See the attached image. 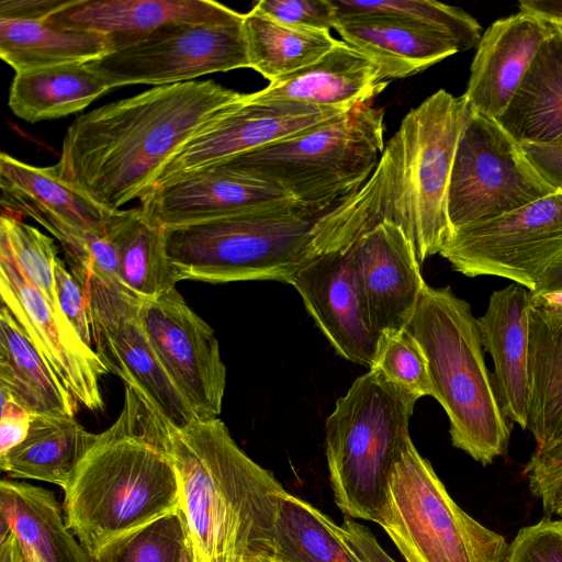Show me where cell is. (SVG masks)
Here are the masks:
<instances>
[{"instance_id":"6da1fadb","label":"cell","mask_w":562,"mask_h":562,"mask_svg":"<svg viewBox=\"0 0 562 562\" xmlns=\"http://www.w3.org/2000/svg\"><path fill=\"white\" fill-rule=\"evenodd\" d=\"M247 93L213 80L157 86L81 114L56 164L61 178L111 210L150 189L171 157Z\"/></svg>"},{"instance_id":"7a4b0ae2","label":"cell","mask_w":562,"mask_h":562,"mask_svg":"<svg viewBox=\"0 0 562 562\" xmlns=\"http://www.w3.org/2000/svg\"><path fill=\"white\" fill-rule=\"evenodd\" d=\"M473 109L440 89L402 120L369 179L316 223L321 254L348 247L389 222L412 241L418 261L440 254L452 228L448 187L459 138Z\"/></svg>"},{"instance_id":"3957f363","label":"cell","mask_w":562,"mask_h":562,"mask_svg":"<svg viewBox=\"0 0 562 562\" xmlns=\"http://www.w3.org/2000/svg\"><path fill=\"white\" fill-rule=\"evenodd\" d=\"M166 427L196 562H260L286 490L239 448L221 418Z\"/></svg>"},{"instance_id":"277c9868","label":"cell","mask_w":562,"mask_h":562,"mask_svg":"<svg viewBox=\"0 0 562 562\" xmlns=\"http://www.w3.org/2000/svg\"><path fill=\"white\" fill-rule=\"evenodd\" d=\"M64 492L65 522L90 557L181 506L166 423L131 387Z\"/></svg>"},{"instance_id":"5b68a950","label":"cell","mask_w":562,"mask_h":562,"mask_svg":"<svg viewBox=\"0 0 562 562\" xmlns=\"http://www.w3.org/2000/svg\"><path fill=\"white\" fill-rule=\"evenodd\" d=\"M406 329L420 345L452 445L483 465L507 452L512 428L484 358L477 318L450 286L427 283Z\"/></svg>"},{"instance_id":"8992f818","label":"cell","mask_w":562,"mask_h":562,"mask_svg":"<svg viewBox=\"0 0 562 562\" xmlns=\"http://www.w3.org/2000/svg\"><path fill=\"white\" fill-rule=\"evenodd\" d=\"M334 206L311 209L291 200L248 213L164 228L166 252L179 281L289 283L305 262L319 255L316 223Z\"/></svg>"},{"instance_id":"52a82bcc","label":"cell","mask_w":562,"mask_h":562,"mask_svg":"<svg viewBox=\"0 0 562 562\" xmlns=\"http://www.w3.org/2000/svg\"><path fill=\"white\" fill-rule=\"evenodd\" d=\"M384 131L383 111L367 104L220 162L274 186L302 206L328 209L372 175Z\"/></svg>"},{"instance_id":"ba28073f","label":"cell","mask_w":562,"mask_h":562,"mask_svg":"<svg viewBox=\"0 0 562 562\" xmlns=\"http://www.w3.org/2000/svg\"><path fill=\"white\" fill-rule=\"evenodd\" d=\"M416 400L369 369L336 401L326 419L325 453L338 508L375 522L390 473L411 438Z\"/></svg>"},{"instance_id":"9c48e42d","label":"cell","mask_w":562,"mask_h":562,"mask_svg":"<svg viewBox=\"0 0 562 562\" xmlns=\"http://www.w3.org/2000/svg\"><path fill=\"white\" fill-rule=\"evenodd\" d=\"M375 522L406 562H502L508 547L453 501L411 438L390 473Z\"/></svg>"},{"instance_id":"30bf717a","label":"cell","mask_w":562,"mask_h":562,"mask_svg":"<svg viewBox=\"0 0 562 562\" xmlns=\"http://www.w3.org/2000/svg\"><path fill=\"white\" fill-rule=\"evenodd\" d=\"M555 192L496 119L473 112L459 138L449 179L447 210L452 232Z\"/></svg>"},{"instance_id":"8fae6325","label":"cell","mask_w":562,"mask_h":562,"mask_svg":"<svg viewBox=\"0 0 562 562\" xmlns=\"http://www.w3.org/2000/svg\"><path fill=\"white\" fill-rule=\"evenodd\" d=\"M87 65L109 89L137 83L173 85L207 74L249 68L244 14L165 24Z\"/></svg>"},{"instance_id":"7c38bea8","label":"cell","mask_w":562,"mask_h":562,"mask_svg":"<svg viewBox=\"0 0 562 562\" xmlns=\"http://www.w3.org/2000/svg\"><path fill=\"white\" fill-rule=\"evenodd\" d=\"M439 255L467 277H501L536 291L562 256V192L453 229Z\"/></svg>"},{"instance_id":"4fadbf2b","label":"cell","mask_w":562,"mask_h":562,"mask_svg":"<svg viewBox=\"0 0 562 562\" xmlns=\"http://www.w3.org/2000/svg\"><path fill=\"white\" fill-rule=\"evenodd\" d=\"M87 300L95 352L162 422L181 428L196 419L162 368L140 323V299L92 281L81 286Z\"/></svg>"},{"instance_id":"5bb4252c","label":"cell","mask_w":562,"mask_h":562,"mask_svg":"<svg viewBox=\"0 0 562 562\" xmlns=\"http://www.w3.org/2000/svg\"><path fill=\"white\" fill-rule=\"evenodd\" d=\"M139 318L162 368L196 417H218L226 367L211 326L176 288L140 299Z\"/></svg>"},{"instance_id":"9a60e30c","label":"cell","mask_w":562,"mask_h":562,"mask_svg":"<svg viewBox=\"0 0 562 562\" xmlns=\"http://www.w3.org/2000/svg\"><path fill=\"white\" fill-rule=\"evenodd\" d=\"M341 113L295 101L258 100L247 93L243 102L186 143L162 168L154 186L296 135Z\"/></svg>"},{"instance_id":"2e32d148","label":"cell","mask_w":562,"mask_h":562,"mask_svg":"<svg viewBox=\"0 0 562 562\" xmlns=\"http://www.w3.org/2000/svg\"><path fill=\"white\" fill-rule=\"evenodd\" d=\"M0 295L14 319L76 400L101 411L100 379L109 372L95 350L87 346L69 322L20 271L0 247Z\"/></svg>"},{"instance_id":"e0dca14e","label":"cell","mask_w":562,"mask_h":562,"mask_svg":"<svg viewBox=\"0 0 562 562\" xmlns=\"http://www.w3.org/2000/svg\"><path fill=\"white\" fill-rule=\"evenodd\" d=\"M1 212L33 218L63 246L65 258L87 248L91 235L106 232L112 213L65 181L56 165L37 167L0 155Z\"/></svg>"},{"instance_id":"ac0fdd59","label":"cell","mask_w":562,"mask_h":562,"mask_svg":"<svg viewBox=\"0 0 562 562\" xmlns=\"http://www.w3.org/2000/svg\"><path fill=\"white\" fill-rule=\"evenodd\" d=\"M291 200L274 186L217 162L151 187L139 199L138 207L149 223L168 228L248 213Z\"/></svg>"},{"instance_id":"d6986e66","label":"cell","mask_w":562,"mask_h":562,"mask_svg":"<svg viewBox=\"0 0 562 562\" xmlns=\"http://www.w3.org/2000/svg\"><path fill=\"white\" fill-rule=\"evenodd\" d=\"M289 284L336 352L371 368L379 337L373 333L359 290L352 244L305 262Z\"/></svg>"},{"instance_id":"ffe728a7","label":"cell","mask_w":562,"mask_h":562,"mask_svg":"<svg viewBox=\"0 0 562 562\" xmlns=\"http://www.w3.org/2000/svg\"><path fill=\"white\" fill-rule=\"evenodd\" d=\"M359 290L373 333L405 329L426 282L415 248L395 224L385 222L352 243Z\"/></svg>"},{"instance_id":"44dd1931","label":"cell","mask_w":562,"mask_h":562,"mask_svg":"<svg viewBox=\"0 0 562 562\" xmlns=\"http://www.w3.org/2000/svg\"><path fill=\"white\" fill-rule=\"evenodd\" d=\"M551 33L550 21L521 10L486 29L476 47L463 94L474 112L493 119L503 115Z\"/></svg>"},{"instance_id":"7402d4cb","label":"cell","mask_w":562,"mask_h":562,"mask_svg":"<svg viewBox=\"0 0 562 562\" xmlns=\"http://www.w3.org/2000/svg\"><path fill=\"white\" fill-rule=\"evenodd\" d=\"M529 294L517 283L494 291L477 318L494 362V383L506 418L527 429L529 408Z\"/></svg>"},{"instance_id":"603a6c76","label":"cell","mask_w":562,"mask_h":562,"mask_svg":"<svg viewBox=\"0 0 562 562\" xmlns=\"http://www.w3.org/2000/svg\"><path fill=\"white\" fill-rule=\"evenodd\" d=\"M334 29L378 66L385 81L414 76L460 53L449 36L393 14H339Z\"/></svg>"},{"instance_id":"cb8c5ba5","label":"cell","mask_w":562,"mask_h":562,"mask_svg":"<svg viewBox=\"0 0 562 562\" xmlns=\"http://www.w3.org/2000/svg\"><path fill=\"white\" fill-rule=\"evenodd\" d=\"M375 64L344 41L315 63L251 93L258 100L295 101L350 111L370 104L386 87Z\"/></svg>"},{"instance_id":"d4e9b609","label":"cell","mask_w":562,"mask_h":562,"mask_svg":"<svg viewBox=\"0 0 562 562\" xmlns=\"http://www.w3.org/2000/svg\"><path fill=\"white\" fill-rule=\"evenodd\" d=\"M235 12L211 0H76L47 20L59 26L102 34L113 52L165 24L215 21Z\"/></svg>"},{"instance_id":"484cf974","label":"cell","mask_w":562,"mask_h":562,"mask_svg":"<svg viewBox=\"0 0 562 562\" xmlns=\"http://www.w3.org/2000/svg\"><path fill=\"white\" fill-rule=\"evenodd\" d=\"M542 43L498 123L520 144L562 140V32Z\"/></svg>"},{"instance_id":"4316f807","label":"cell","mask_w":562,"mask_h":562,"mask_svg":"<svg viewBox=\"0 0 562 562\" xmlns=\"http://www.w3.org/2000/svg\"><path fill=\"white\" fill-rule=\"evenodd\" d=\"M0 519L16 535L33 562H91L49 490L2 480Z\"/></svg>"},{"instance_id":"83f0119b","label":"cell","mask_w":562,"mask_h":562,"mask_svg":"<svg viewBox=\"0 0 562 562\" xmlns=\"http://www.w3.org/2000/svg\"><path fill=\"white\" fill-rule=\"evenodd\" d=\"M98 435L75 417L32 415L26 437L0 456V468L11 477L44 481L66 490Z\"/></svg>"},{"instance_id":"f1b7e54d","label":"cell","mask_w":562,"mask_h":562,"mask_svg":"<svg viewBox=\"0 0 562 562\" xmlns=\"http://www.w3.org/2000/svg\"><path fill=\"white\" fill-rule=\"evenodd\" d=\"M0 387L32 415L75 417L78 408L76 397L3 304L0 311Z\"/></svg>"},{"instance_id":"f546056e","label":"cell","mask_w":562,"mask_h":562,"mask_svg":"<svg viewBox=\"0 0 562 562\" xmlns=\"http://www.w3.org/2000/svg\"><path fill=\"white\" fill-rule=\"evenodd\" d=\"M112 50L106 36L48 20H0V56L15 72L87 64Z\"/></svg>"},{"instance_id":"4dcf8cb0","label":"cell","mask_w":562,"mask_h":562,"mask_svg":"<svg viewBox=\"0 0 562 562\" xmlns=\"http://www.w3.org/2000/svg\"><path fill=\"white\" fill-rule=\"evenodd\" d=\"M110 89L87 64H66L15 72L8 105L36 123L80 112Z\"/></svg>"},{"instance_id":"1f68e13d","label":"cell","mask_w":562,"mask_h":562,"mask_svg":"<svg viewBox=\"0 0 562 562\" xmlns=\"http://www.w3.org/2000/svg\"><path fill=\"white\" fill-rule=\"evenodd\" d=\"M115 247L119 276L125 289L138 299H153L179 282L165 245L164 228L149 223L139 207L115 210L106 222Z\"/></svg>"},{"instance_id":"d6a6232c","label":"cell","mask_w":562,"mask_h":562,"mask_svg":"<svg viewBox=\"0 0 562 562\" xmlns=\"http://www.w3.org/2000/svg\"><path fill=\"white\" fill-rule=\"evenodd\" d=\"M527 429L535 450L562 437V325H549L530 305Z\"/></svg>"},{"instance_id":"836d02e7","label":"cell","mask_w":562,"mask_h":562,"mask_svg":"<svg viewBox=\"0 0 562 562\" xmlns=\"http://www.w3.org/2000/svg\"><path fill=\"white\" fill-rule=\"evenodd\" d=\"M244 35L249 68L270 82L315 63L337 41L329 31L278 22L256 5L244 14Z\"/></svg>"},{"instance_id":"e575fe53","label":"cell","mask_w":562,"mask_h":562,"mask_svg":"<svg viewBox=\"0 0 562 562\" xmlns=\"http://www.w3.org/2000/svg\"><path fill=\"white\" fill-rule=\"evenodd\" d=\"M336 527L330 517L286 491L279 502L270 552L260 562H359Z\"/></svg>"},{"instance_id":"d590c367","label":"cell","mask_w":562,"mask_h":562,"mask_svg":"<svg viewBox=\"0 0 562 562\" xmlns=\"http://www.w3.org/2000/svg\"><path fill=\"white\" fill-rule=\"evenodd\" d=\"M91 562H196L181 506L102 547Z\"/></svg>"},{"instance_id":"8d00e7d4","label":"cell","mask_w":562,"mask_h":562,"mask_svg":"<svg viewBox=\"0 0 562 562\" xmlns=\"http://www.w3.org/2000/svg\"><path fill=\"white\" fill-rule=\"evenodd\" d=\"M337 14L385 13L402 16L452 38L459 52L477 47L481 25L463 9L430 0H331Z\"/></svg>"},{"instance_id":"74e56055","label":"cell","mask_w":562,"mask_h":562,"mask_svg":"<svg viewBox=\"0 0 562 562\" xmlns=\"http://www.w3.org/2000/svg\"><path fill=\"white\" fill-rule=\"evenodd\" d=\"M0 247L11 255L23 276L46 297L55 312L63 315L56 295L58 257L53 238L24 223L21 217L1 212Z\"/></svg>"},{"instance_id":"f35d334b","label":"cell","mask_w":562,"mask_h":562,"mask_svg":"<svg viewBox=\"0 0 562 562\" xmlns=\"http://www.w3.org/2000/svg\"><path fill=\"white\" fill-rule=\"evenodd\" d=\"M370 369L379 370L389 381L418 401L434 396L427 358L415 337L405 328L379 336Z\"/></svg>"},{"instance_id":"ab89813d","label":"cell","mask_w":562,"mask_h":562,"mask_svg":"<svg viewBox=\"0 0 562 562\" xmlns=\"http://www.w3.org/2000/svg\"><path fill=\"white\" fill-rule=\"evenodd\" d=\"M502 562H562V520L546 516L522 527L508 543Z\"/></svg>"},{"instance_id":"60d3db41","label":"cell","mask_w":562,"mask_h":562,"mask_svg":"<svg viewBox=\"0 0 562 562\" xmlns=\"http://www.w3.org/2000/svg\"><path fill=\"white\" fill-rule=\"evenodd\" d=\"M255 5L278 22L307 30L330 31L338 18L331 0H260Z\"/></svg>"},{"instance_id":"b9f144b4","label":"cell","mask_w":562,"mask_h":562,"mask_svg":"<svg viewBox=\"0 0 562 562\" xmlns=\"http://www.w3.org/2000/svg\"><path fill=\"white\" fill-rule=\"evenodd\" d=\"M56 295L59 308L81 340L92 348L89 311L83 290L61 259L55 267Z\"/></svg>"},{"instance_id":"7bdbcfd3","label":"cell","mask_w":562,"mask_h":562,"mask_svg":"<svg viewBox=\"0 0 562 562\" xmlns=\"http://www.w3.org/2000/svg\"><path fill=\"white\" fill-rule=\"evenodd\" d=\"M522 473L532 495L544 499L562 480V437L542 450H535Z\"/></svg>"},{"instance_id":"ee69618b","label":"cell","mask_w":562,"mask_h":562,"mask_svg":"<svg viewBox=\"0 0 562 562\" xmlns=\"http://www.w3.org/2000/svg\"><path fill=\"white\" fill-rule=\"evenodd\" d=\"M1 391L0 456L21 443L27 435L32 414L5 389Z\"/></svg>"},{"instance_id":"f6af8a7d","label":"cell","mask_w":562,"mask_h":562,"mask_svg":"<svg viewBox=\"0 0 562 562\" xmlns=\"http://www.w3.org/2000/svg\"><path fill=\"white\" fill-rule=\"evenodd\" d=\"M337 532L359 562H395L364 525L349 516L337 525Z\"/></svg>"},{"instance_id":"bcb514c9","label":"cell","mask_w":562,"mask_h":562,"mask_svg":"<svg viewBox=\"0 0 562 562\" xmlns=\"http://www.w3.org/2000/svg\"><path fill=\"white\" fill-rule=\"evenodd\" d=\"M521 146L542 179L555 191L562 192V140L524 143Z\"/></svg>"},{"instance_id":"7dc6e473","label":"cell","mask_w":562,"mask_h":562,"mask_svg":"<svg viewBox=\"0 0 562 562\" xmlns=\"http://www.w3.org/2000/svg\"><path fill=\"white\" fill-rule=\"evenodd\" d=\"M76 0H2L0 20H47L66 10Z\"/></svg>"},{"instance_id":"c3c4849f","label":"cell","mask_w":562,"mask_h":562,"mask_svg":"<svg viewBox=\"0 0 562 562\" xmlns=\"http://www.w3.org/2000/svg\"><path fill=\"white\" fill-rule=\"evenodd\" d=\"M529 305L549 325H562V289L530 292Z\"/></svg>"},{"instance_id":"681fc988","label":"cell","mask_w":562,"mask_h":562,"mask_svg":"<svg viewBox=\"0 0 562 562\" xmlns=\"http://www.w3.org/2000/svg\"><path fill=\"white\" fill-rule=\"evenodd\" d=\"M519 10L536 13L548 21H562V0H524Z\"/></svg>"},{"instance_id":"f907efd6","label":"cell","mask_w":562,"mask_h":562,"mask_svg":"<svg viewBox=\"0 0 562 562\" xmlns=\"http://www.w3.org/2000/svg\"><path fill=\"white\" fill-rule=\"evenodd\" d=\"M0 562H33L12 530L0 539Z\"/></svg>"},{"instance_id":"816d5d0a","label":"cell","mask_w":562,"mask_h":562,"mask_svg":"<svg viewBox=\"0 0 562 562\" xmlns=\"http://www.w3.org/2000/svg\"><path fill=\"white\" fill-rule=\"evenodd\" d=\"M557 289H562V256L548 270L536 291H549Z\"/></svg>"},{"instance_id":"f5cc1de1","label":"cell","mask_w":562,"mask_h":562,"mask_svg":"<svg viewBox=\"0 0 562 562\" xmlns=\"http://www.w3.org/2000/svg\"><path fill=\"white\" fill-rule=\"evenodd\" d=\"M541 502L547 517H551L552 515L562 516V480Z\"/></svg>"},{"instance_id":"db71d44e","label":"cell","mask_w":562,"mask_h":562,"mask_svg":"<svg viewBox=\"0 0 562 562\" xmlns=\"http://www.w3.org/2000/svg\"><path fill=\"white\" fill-rule=\"evenodd\" d=\"M553 23V25L560 31L562 32V21H557V22H553V21H550Z\"/></svg>"}]
</instances>
